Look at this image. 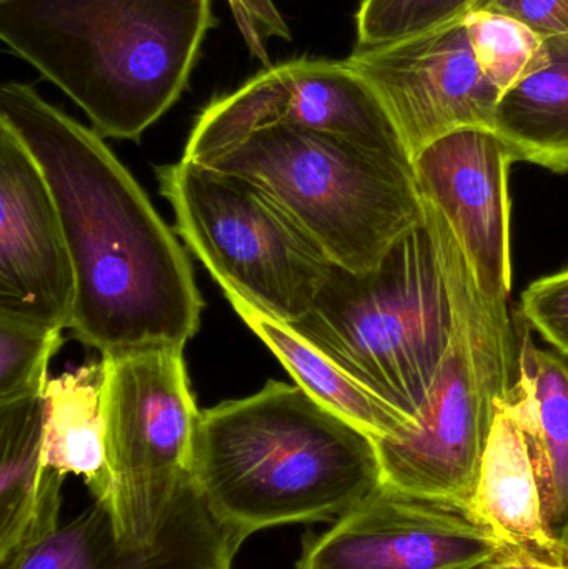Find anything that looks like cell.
Returning <instances> with one entry per match:
<instances>
[{"mask_svg": "<svg viewBox=\"0 0 568 569\" xmlns=\"http://www.w3.org/2000/svg\"><path fill=\"white\" fill-rule=\"evenodd\" d=\"M470 569H568V561L546 560L526 551L504 548L496 557Z\"/></svg>", "mask_w": 568, "mask_h": 569, "instance_id": "obj_26", "label": "cell"}, {"mask_svg": "<svg viewBox=\"0 0 568 569\" xmlns=\"http://www.w3.org/2000/svg\"><path fill=\"white\" fill-rule=\"evenodd\" d=\"M106 493L120 547L156 543L192 483L199 408L183 351L102 357Z\"/></svg>", "mask_w": 568, "mask_h": 569, "instance_id": "obj_8", "label": "cell"}, {"mask_svg": "<svg viewBox=\"0 0 568 569\" xmlns=\"http://www.w3.org/2000/svg\"><path fill=\"white\" fill-rule=\"evenodd\" d=\"M46 397L0 405V560L26 540L46 481Z\"/></svg>", "mask_w": 568, "mask_h": 569, "instance_id": "obj_19", "label": "cell"}, {"mask_svg": "<svg viewBox=\"0 0 568 569\" xmlns=\"http://www.w3.org/2000/svg\"><path fill=\"white\" fill-rule=\"evenodd\" d=\"M103 390L106 361L100 357L50 378L43 393L47 468L63 477L82 478L93 501L102 500L106 493Z\"/></svg>", "mask_w": 568, "mask_h": 569, "instance_id": "obj_18", "label": "cell"}, {"mask_svg": "<svg viewBox=\"0 0 568 569\" xmlns=\"http://www.w3.org/2000/svg\"><path fill=\"white\" fill-rule=\"evenodd\" d=\"M549 63L500 99L494 132L514 162L568 172V36L547 39Z\"/></svg>", "mask_w": 568, "mask_h": 569, "instance_id": "obj_17", "label": "cell"}, {"mask_svg": "<svg viewBox=\"0 0 568 569\" xmlns=\"http://www.w3.org/2000/svg\"><path fill=\"white\" fill-rule=\"evenodd\" d=\"M73 308L76 272L49 182L0 120V318L63 330Z\"/></svg>", "mask_w": 568, "mask_h": 569, "instance_id": "obj_12", "label": "cell"}, {"mask_svg": "<svg viewBox=\"0 0 568 569\" xmlns=\"http://www.w3.org/2000/svg\"><path fill=\"white\" fill-rule=\"evenodd\" d=\"M487 0H362L356 13L357 47H376L460 22Z\"/></svg>", "mask_w": 568, "mask_h": 569, "instance_id": "obj_21", "label": "cell"}, {"mask_svg": "<svg viewBox=\"0 0 568 569\" xmlns=\"http://www.w3.org/2000/svg\"><path fill=\"white\" fill-rule=\"evenodd\" d=\"M520 317L568 360V269L530 283L520 297Z\"/></svg>", "mask_w": 568, "mask_h": 569, "instance_id": "obj_23", "label": "cell"}, {"mask_svg": "<svg viewBox=\"0 0 568 569\" xmlns=\"http://www.w3.org/2000/svg\"><path fill=\"white\" fill-rule=\"evenodd\" d=\"M484 9L509 13L546 39L568 36V0H492Z\"/></svg>", "mask_w": 568, "mask_h": 569, "instance_id": "obj_25", "label": "cell"}, {"mask_svg": "<svg viewBox=\"0 0 568 569\" xmlns=\"http://www.w3.org/2000/svg\"><path fill=\"white\" fill-rule=\"evenodd\" d=\"M159 179L177 236L223 293L287 325L312 311L332 263L262 189L182 159Z\"/></svg>", "mask_w": 568, "mask_h": 569, "instance_id": "obj_7", "label": "cell"}, {"mask_svg": "<svg viewBox=\"0 0 568 569\" xmlns=\"http://www.w3.org/2000/svg\"><path fill=\"white\" fill-rule=\"evenodd\" d=\"M560 535H562L564 540H566V543L568 545V517L566 525H564L562 531H560Z\"/></svg>", "mask_w": 568, "mask_h": 569, "instance_id": "obj_27", "label": "cell"}, {"mask_svg": "<svg viewBox=\"0 0 568 569\" xmlns=\"http://www.w3.org/2000/svg\"><path fill=\"white\" fill-rule=\"evenodd\" d=\"M62 330L0 318V405L46 393Z\"/></svg>", "mask_w": 568, "mask_h": 569, "instance_id": "obj_22", "label": "cell"}, {"mask_svg": "<svg viewBox=\"0 0 568 569\" xmlns=\"http://www.w3.org/2000/svg\"><path fill=\"white\" fill-rule=\"evenodd\" d=\"M192 480L239 551L267 528L336 521L382 483L366 431L297 385L269 381L200 411Z\"/></svg>", "mask_w": 568, "mask_h": 569, "instance_id": "obj_2", "label": "cell"}, {"mask_svg": "<svg viewBox=\"0 0 568 569\" xmlns=\"http://www.w3.org/2000/svg\"><path fill=\"white\" fill-rule=\"evenodd\" d=\"M507 548L469 508L380 483L322 535L297 569H470Z\"/></svg>", "mask_w": 568, "mask_h": 569, "instance_id": "obj_10", "label": "cell"}, {"mask_svg": "<svg viewBox=\"0 0 568 569\" xmlns=\"http://www.w3.org/2000/svg\"><path fill=\"white\" fill-rule=\"evenodd\" d=\"M516 385L504 400L529 447L547 523L560 535L568 517V365L540 350L524 321L517 331Z\"/></svg>", "mask_w": 568, "mask_h": 569, "instance_id": "obj_15", "label": "cell"}, {"mask_svg": "<svg viewBox=\"0 0 568 569\" xmlns=\"http://www.w3.org/2000/svg\"><path fill=\"white\" fill-rule=\"evenodd\" d=\"M237 27L253 59L270 66L267 42L280 39L290 42L292 33L273 0H227Z\"/></svg>", "mask_w": 568, "mask_h": 569, "instance_id": "obj_24", "label": "cell"}, {"mask_svg": "<svg viewBox=\"0 0 568 569\" xmlns=\"http://www.w3.org/2000/svg\"><path fill=\"white\" fill-rule=\"evenodd\" d=\"M290 327L419 427L454 337L452 301L427 223L369 272L330 267L312 311Z\"/></svg>", "mask_w": 568, "mask_h": 569, "instance_id": "obj_4", "label": "cell"}, {"mask_svg": "<svg viewBox=\"0 0 568 569\" xmlns=\"http://www.w3.org/2000/svg\"><path fill=\"white\" fill-rule=\"evenodd\" d=\"M472 511L507 548L546 560L568 561L566 540L544 515L526 438L504 400L497 403Z\"/></svg>", "mask_w": 568, "mask_h": 569, "instance_id": "obj_14", "label": "cell"}, {"mask_svg": "<svg viewBox=\"0 0 568 569\" xmlns=\"http://www.w3.org/2000/svg\"><path fill=\"white\" fill-rule=\"evenodd\" d=\"M454 337L416 431L377 440L382 483L472 510L497 403L517 381V333L506 301L466 267L446 277Z\"/></svg>", "mask_w": 568, "mask_h": 569, "instance_id": "obj_6", "label": "cell"}, {"mask_svg": "<svg viewBox=\"0 0 568 569\" xmlns=\"http://www.w3.org/2000/svg\"><path fill=\"white\" fill-rule=\"evenodd\" d=\"M276 126L339 137L413 172L412 157L392 117L347 59L307 57L266 67L236 92L212 100L197 117L182 160L209 162Z\"/></svg>", "mask_w": 568, "mask_h": 569, "instance_id": "obj_9", "label": "cell"}, {"mask_svg": "<svg viewBox=\"0 0 568 569\" xmlns=\"http://www.w3.org/2000/svg\"><path fill=\"white\" fill-rule=\"evenodd\" d=\"M0 120L36 157L56 200L76 272L77 340L100 357L183 351L203 308L192 266L102 136L19 82L0 89Z\"/></svg>", "mask_w": 568, "mask_h": 569, "instance_id": "obj_1", "label": "cell"}, {"mask_svg": "<svg viewBox=\"0 0 568 569\" xmlns=\"http://www.w3.org/2000/svg\"><path fill=\"white\" fill-rule=\"evenodd\" d=\"M212 0H0V39L99 136L139 140L182 96Z\"/></svg>", "mask_w": 568, "mask_h": 569, "instance_id": "obj_3", "label": "cell"}, {"mask_svg": "<svg viewBox=\"0 0 568 569\" xmlns=\"http://www.w3.org/2000/svg\"><path fill=\"white\" fill-rule=\"evenodd\" d=\"M223 295L243 323L289 371L297 387L307 391L313 400L356 425L376 441L400 438L416 431V421L357 381L309 338L293 330L290 325L266 317L236 295Z\"/></svg>", "mask_w": 568, "mask_h": 569, "instance_id": "obj_16", "label": "cell"}, {"mask_svg": "<svg viewBox=\"0 0 568 569\" xmlns=\"http://www.w3.org/2000/svg\"><path fill=\"white\" fill-rule=\"evenodd\" d=\"M347 62L372 87L412 160L456 130L496 126L500 92L480 70L464 19L422 36L356 47Z\"/></svg>", "mask_w": 568, "mask_h": 569, "instance_id": "obj_11", "label": "cell"}, {"mask_svg": "<svg viewBox=\"0 0 568 569\" xmlns=\"http://www.w3.org/2000/svg\"><path fill=\"white\" fill-rule=\"evenodd\" d=\"M200 166L262 189L332 266L376 269L426 222L416 173L339 137L276 126Z\"/></svg>", "mask_w": 568, "mask_h": 569, "instance_id": "obj_5", "label": "cell"}, {"mask_svg": "<svg viewBox=\"0 0 568 569\" xmlns=\"http://www.w3.org/2000/svg\"><path fill=\"white\" fill-rule=\"evenodd\" d=\"M512 163L500 137L482 127L456 130L413 159L423 199L449 223L484 293L499 301L512 291Z\"/></svg>", "mask_w": 568, "mask_h": 569, "instance_id": "obj_13", "label": "cell"}, {"mask_svg": "<svg viewBox=\"0 0 568 569\" xmlns=\"http://www.w3.org/2000/svg\"><path fill=\"white\" fill-rule=\"evenodd\" d=\"M474 56L500 99L549 63L546 37L509 13L474 9L464 17Z\"/></svg>", "mask_w": 568, "mask_h": 569, "instance_id": "obj_20", "label": "cell"}]
</instances>
